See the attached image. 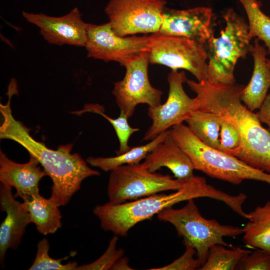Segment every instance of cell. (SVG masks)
I'll return each mask as SVG.
<instances>
[{
    "mask_svg": "<svg viewBox=\"0 0 270 270\" xmlns=\"http://www.w3.org/2000/svg\"><path fill=\"white\" fill-rule=\"evenodd\" d=\"M186 82L196 94L198 110L219 114L238 131L242 147L234 156L270 174V131L242 102L244 86L189 80Z\"/></svg>",
    "mask_w": 270,
    "mask_h": 270,
    "instance_id": "1",
    "label": "cell"
},
{
    "mask_svg": "<svg viewBox=\"0 0 270 270\" xmlns=\"http://www.w3.org/2000/svg\"><path fill=\"white\" fill-rule=\"evenodd\" d=\"M7 94V103L0 104L2 118L0 139L16 142L38 160L52 182L49 198L58 206L66 205L80 189L85 178L98 176L100 172L90 168L78 154L71 153L72 144L52 150L34 138L30 130L12 116L10 101L12 95L17 94L16 90L8 88Z\"/></svg>",
    "mask_w": 270,
    "mask_h": 270,
    "instance_id": "2",
    "label": "cell"
},
{
    "mask_svg": "<svg viewBox=\"0 0 270 270\" xmlns=\"http://www.w3.org/2000/svg\"><path fill=\"white\" fill-rule=\"evenodd\" d=\"M206 197L228 204L232 196L208 184L204 177L193 176L179 190L170 194H156L129 202L98 205L93 210L102 228L124 236L142 221L150 219L165 208L181 202Z\"/></svg>",
    "mask_w": 270,
    "mask_h": 270,
    "instance_id": "3",
    "label": "cell"
},
{
    "mask_svg": "<svg viewBox=\"0 0 270 270\" xmlns=\"http://www.w3.org/2000/svg\"><path fill=\"white\" fill-rule=\"evenodd\" d=\"M169 136L188 155L194 170L210 177L239 184L254 180L270 185V174L252 168L238 158L210 147L198 140L182 124L169 130Z\"/></svg>",
    "mask_w": 270,
    "mask_h": 270,
    "instance_id": "4",
    "label": "cell"
},
{
    "mask_svg": "<svg viewBox=\"0 0 270 270\" xmlns=\"http://www.w3.org/2000/svg\"><path fill=\"white\" fill-rule=\"evenodd\" d=\"M226 24L220 36L212 35L206 44L208 56V81L236 83L234 70L238 60L245 58L252 45L248 23L232 8L223 14Z\"/></svg>",
    "mask_w": 270,
    "mask_h": 270,
    "instance_id": "5",
    "label": "cell"
},
{
    "mask_svg": "<svg viewBox=\"0 0 270 270\" xmlns=\"http://www.w3.org/2000/svg\"><path fill=\"white\" fill-rule=\"evenodd\" d=\"M157 217L174 226L178 236L183 238L184 246L190 245L194 248L196 256L202 266L206 260L212 246L219 244L232 248V244L224 241V238H236L243 234L242 228L222 224L216 220L203 217L194 199L188 200L186 204L179 209L165 208Z\"/></svg>",
    "mask_w": 270,
    "mask_h": 270,
    "instance_id": "6",
    "label": "cell"
},
{
    "mask_svg": "<svg viewBox=\"0 0 270 270\" xmlns=\"http://www.w3.org/2000/svg\"><path fill=\"white\" fill-rule=\"evenodd\" d=\"M110 172L107 192L108 202L113 204L177 190L187 181L150 172L141 164L122 165Z\"/></svg>",
    "mask_w": 270,
    "mask_h": 270,
    "instance_id": "7",
    "label": "cell"
},
{
    "mask_svg": "<svg viewBox=\"0 0 270 270\" xmlns=\"http://www.w3.org/2000/svg\"><path fill=\"white\" fill-rule=\"evenodd\" d=\"M150 62L169 67L172 70L189 71L200 82L208 78L206 44L187 38L158 33L150 36Z\"/></svg>",
    "mask_w": 270,
    "mask_h": 270,
    "instance_id": "8",
    "label": "cell"
},
{
    "mask_svg": "<svg viewBox=\"0 0 270 270\" xmlns=\"http://www.w3.org/2000/svg\"><path fill=\"white\" fill-rule=\"evenodd\" d=\"M149 63V52H142L126 58L120 64L126 68L125 76L122 80L114 83L112 94L120 110L128 118L138 104H147L148 106L161 104L163 92L150 82Z\"/></svg>",
    "mask_w": 270,
    "mask_h": 270,
    "instance_id": "9",
    "label": "cell"
},
{
    "mask_svg": "<svg viewBox=\"0 0 270 270\" xmlns=\"http://www.w3.org/2000/svg\"><path fill=\"white\" fill-rule=\"evenodd\" d=\"M166 4L164 0H110L105 12L120 36L155 34L160 29Z\"/></svg>",
    "mask_w": 270,
    "mask_h": 270,
    "instance_id": "10",
    "label": "cell"
},
{
    "mask_svg": "<svg viewBox=\"0 0 270 270\" xmlns=\"http://www.w3.org/2000/svg\"><path fill=\"white\" fill-rule=\"evenodd\" d=\"M188 80L184 71L172 70L168 76L169 92L166 101L163 104L149 106L148 114L152 124L142 140H152L170 128L182 124L198 109L196 98H190L186 93L183 84Z\"/></svg>",
    "mask_w": 270,
    "mask_h": 270,
    "instance_id": "11",
    "label": "cell"
},
{
    "mask_svg": "<svg viewBox=\"0 0 270 270\" xmlns=\"http://www.w3.org/2000/svg\"><path fill=\"white\" fill-rule=\"evenodd\" d=\"M150 36L122 37L116 34L108 22L90 24L85 48L87 57L115 61L120 64L126 58L142 52H150Z\"/></svg>",
    "mask_w": 270,
    "mask_h": 270,
    "instance_id": "12",
    "label": "cell"
},
{
    "mask_svg": "<svg viewBox=\"0 0 270 270\" xmlns=\"http://www.w3.org/2000/svg\"><path fill=\"white\" fill-rule=\"evenodd\" d=\"M22 16L28 22L40 28L44 39L50 44L85 46L90 24L82 20L77 8L58 17L24 11Z\"/></svg>",
    "mask_w": 270,
    "mask_h": 270,
    "instance_id": "13",
    "label": "cell"
},
{
    "mask_svg": "<svg viewBox=\"0 0 270 270\" xmlns=\"http://www.w3.org/2000/svg\"><path fill=\"white\" fill-rule=\"evenodd\" d=\"M214 13L211 8L198 6L178 10L165 8L160 34L187 38L206 44L214 35Z\"/></svg>",
    "mask_w": 270,
    "mask_h": 270,
    "instance_id": "14",
    "label": "cell"
},
{
    "mask_svg": "<svg viewBox=\"0 0 270 270\" xmlns=\"http://www.w3.org/2000/svg\"><path fill=\"white\" fill-rule=\"evenodd\" d=\"M12 188L0 184V206L6 216L0 226V262L4 264L8 249L16 250L20 244L30 217L22 202L16 200Z\"/></svg>",
    "mask_w": 270,
    "mask_h": 270,
    "instance_id": "15",
    "label": "cell"
},
{
    "mask_svg": "<svg viewBox=\"0 0 270 270\" xmlns=\"http://www.w3.org/2000/svg\"><path fill=\"white\" fill-rule=\"evenodd\" d=\"M38 160L30 154L24 164L12 161L0 150V182L2 184L15 188V198L22 200L40 194L39 183L47 174L39 166Z\"/></svg>",
    "mask_w": 270,
    "mask_h": 270,
    "instance_id": "16",
    "label": "cell"
},
{
    "mask_svg": "<svg viewBox=\"0 0 270 270\" xmlns=\"http://www.w3.org/2000/svg\"><path fill=\"white\" fill-rule=\"evenodd\" d=\"M141 164L152 172L166 167L176 178L182 180H188L194 176L192 160L169 134L148 154Z\"/></svg>",
    "mask_w": 270,
    "mask_h": 270,
    "instance_id": "17",
    "label": "cell"
},
{
    "mask_svg": "<svg viewBox=\"0 0 270 270\" xmlns=\"http://www.w3.org/2000/svg\"><path fill=\"white\" fill-rule=\"evenodd\" d=\"M255 38L250 53L254 58V70L251 78L244 86L240 96L242 103L250 110L259 109L268 96L270 87V67L266 48Z\"/></svg>",
    "mask_w": 270,
    "mask_h": 270,
    "instance_id": "18",
    "label": "cell"
},
{
    "mask_svg": "<svg viewBox=\"0 0 270 270\" xmlns=\"http://www.w3.org/2000/svg\"><path fill=\"white\" fill-rule=\"evenodd\" d=\"M22 204L29 214L31 223L36 225L41 234H52L61 228L62 216L59 206L50 198L39 194L24 200Z\"/></svg>",
    "mask_w": 270,
    "mask_h": 270,
    "instance_id": "19",
    "label": "cell"
},
{
    "mask_svg": "<svg viewBox=\"0 0 270 270\" xmlns=\"http://www.w3.org/2000/svg\"><path fill=\"white\" fill-rule=\"evenodd\" d=\"M248 214L243 228V240L250 247L270 252V200Z\"/></svg>",
    "mask_w": 270,
    "mask_h": 270,
    "instance_id": "20",
    "label": "cell"
},
{
    "mask_svg": "<svg viewBox=\"0 0 270 270\" xmlns=\"http://www.w3.org/2000/svg\"><path fill=\"white\" fill-rule=\"evenodd\" d=\"M169 134V130L162 132L150 142L144 145L134 146L129 150L114 157L94 158L90 156L87 163L104 172L111 171L114 168L124 164H139L158 144L164 142Z\"/></svg>",
    "mask_w": 270,
    "mask_h": 270,
    "instance_id": "21",
    "label": "cell"
},
{
    "mask_svg": "<svg viewBox=\"0 0 270 270\" xmlns=\"http://www.w3.org/2000/svg\"><path fill=\"white\" fill-rule=\"evenodd\" d=\"M222 117L212 112L196 110L185 120L193 134L202 142L218 150Z\"/></svg>",
    "mask_w": 270,
    "mask_h": 270,
    "instance_id": "22",
    "label": "cell"
},
{
    "mask_svg": "<svg viewBox=\"0 0 270 270\" xmlns=\"http://www.w3.org/2000/svg\"><path fill=\"white\" fill-rule=\"evenodd\" d=\"M248 18L249 34L263 42L270 54V18L261 10L258 0H239Z\"/></svg>",
    "mask_w": 270,
    "mask_h": 270,
    "instance_id": "23",
    "label": "cell"
},
{
    "mask_svg": "<svg viewBox=\"0 0 270 270\" xmlns=\"http://www.w3.org/2000/svg\"><path fill=\"white\" fill-rule=\"evenodd\" d=\"M222 244L212 246L208 257L200 270H234L240 260L250 250L240 248H230Z\"/></svg>",
    "mask_w": 270,
    "mask_h": 270,
    "instance_id": "24",
    "label": "cell"
},
{
    "mask_svg": "<svg viewBox=\"0 0 270 270\" xmlns=\"http://www.w3.org/2000/svg\"><path fill=\"white\" fill-rule=\"evenodd\" d=\"M104 111L103 106L98 104H86L82 110L73 113L81 114L85 112H92L104 116L112 124L118 139L120 147L118 150L116 152L117 155L129 150L131 148L128 144V140L132 134L138 132L140 129L129 125L128 122V118L122 111L120 110V116L116 118L109 117L104 114Z\"/></svg>",
    "mask_w": 270,
    "mask_h": 270,
    "instance_id": "25",
    "label": "cell"
},
{
    "mask_svg": "<svg viewBox=\"0 0 270 270\" xmlns=\"http://www.w3.org/2000/svg\"><path fill=\"white\" fill-rule=\"evenodd\" d=\"M50 244L46 238L40 240L37 244V250L34 261L28 268L30 270H77L78 264L76 261L63 264L62 262L70 256L60 259H55L48 254Z\"/></svg>",
    "mask_w": 270,
    "mask_h": 270,
    "instance_id": "26",
    "label": "cell"
},
{
    "mask_svg": "<svg viewBox=\"0 0 270 270\" xmlns=\"http://www.w3.org/2000/svg\"><path fill=\"white\" fill-rule=\"evenodd\" d=\"M241 147L242 138L238 131L222 117L218 150L234 156Z\"/></svg>",
    "mask_w": 270,
    "mask_h": 270,
    "instance_id": "27",
    "label": "cell"
},
{
    "mask_svg": "<svg viewBox=\"0 0 270 270\" xmlns=\"http://www.w3.org/2000/svg\"><path fill=\"white\" fill-rule=\"evenodd\" d=\"M118 236L110 240L108 246L104 254L97 260L89 264L78 266L77 270H111L114 264L124 254L122 248H116Z\"/></svg>",
    "mask_w": 270,
    "mask_h": 270,
    "instance_id": "28",
    "label": "cell"
},
{
    "mask_svg": "<svg viewBox=\"0 0 270 270\" xmlns=\"http://www.w3.org/2000/svg\"><path fill=\"white\" fill-rule=\"evenodd\" d=\"M238 270H270V252L258 249L244 255L238 264Z\"/></svg>",
    "mask_w": 270,
    "mask_h": 270,
    "instance_id": "29",
    "label": "cell"
},
{
    "mask_svg": "<svg viewBox=\"0 0 270 270\" xmlns=\"http://www.w3.org/2000/svg\"><path fill=\"white\" fill-rule=\"evenodd\" d=\"M186 251L180 258L172 263L162 267L151 268L152 270H200L201 264L194 258L196 250L190 245H185Z\"/></svg>",
    "mask_w": 270,
    "mask_h": 270,
    "instance_id": "30",
    "label": "cell"
},
{
    "mask_svg": "<svg viewBox=\"0 0 270 270\" xmlns=\"http://www.w3.org/2000/svg\"><path fill=\"white\" fill-rule=\"evenodd\" d=\"M256 114L260 122L266 124L270 131V94H268Z\"/></svg>",
    "mask_w": 270,
    "mask_h": 270,
    "instance_id": "31",
    "label": "cell"
},
{
    "mask_svg": "<svg viewBox=\"0 0 270 270\" xmlns=\"http://www.w3.org/2000/svg\"><path fill=\"white\" fill-rule=\"evenodd\" d=\"M111 270H134L128 265V260L126 257H122L114 264Z\"/></svg>",
    "mask_w": 270,
    "mask_h": 270,
    "instance_id": "32",
    "label": "cell"
},
{
    "mask_svg": "<svg viewBox=\"0 0 270 270\" xmlns=\"http://www.w3.org/2000/svg\"><path fill=\"white\" fill-rule=\"evenodd\" d=\"M268 62L270 67V58H268Z\"/></svg>",
    "mask_w": 270,
    "mask_h": 270,
    "instance_id": "33",
    "label": "cell"
}]
</instances>
